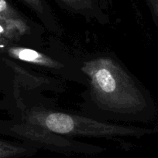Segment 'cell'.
I'll return each instance as SVG.
<instances>
[{"label": "cell", "mask_w": 158, "mask_h": 158, "mask_svg": "<svg viewBox=\"0 0 158 158\" xmlns=\"http://www.w3.org/2000/svg\"><path fill=\"white\" fill-rule=\"evenodd\" d=\"M11 29H9L6 26H5L4 23H2V22H0V34H2L5 35H10L9 31H10ZM12 31V30H11Z\"/></svg>", "instance_id": "cell-10"}, {"label": "cell", "mask_w": 158, "mask_h": 158, "mask_svg": "<svg viewBox=\"0 0 158 158\" xmlns=\"http://www.w3.org/2000/svg\"><path fill=\"white\" fill-rule=\"evenodd\" d=\"M34 151L35 149L32 148L0 140V158L20 157V156L27 155Z\"/></svg>", "instance_id": "cell-6"}, {"label": "cell", "mask_w": 158, "mask_h": 158, "mask_svg": "<svg viewBox=\"0 0 158 158\" xmlns=\"http://www.w3.org/2000/svg\"><path fill=\"white\" fill-rule=\"evenodd\" d=\"M63 2L74 9H85L91 7V0H61Z\"/></svg>", "instance_id": "cell-7"}, {"label": "cell", "mask_w": 158, "mask_h": 158, "mask_svg": "<svg viewBox=\"0 0 158 158\" xmlns=\"http://www.w3.org/2000/svg\"><path fill=\"white\" fill-rule=\"evenodd\" d=\"M0 22L6 24L11 30L18 31L20 34H24L29 29L24 19L6 0H0Z\"/></svg>", "instance_id": "cell-5"}, {"label": "cell", "mask_w": 158, "mask_h": 158, "mask_svg": "<svg viewBox=\"0 0 158 158\" xmlns=\"http://www.w3.org/2000/svg\"><path fill=\"white\" fill-rule=\"evenodd\" d=\"M146 1L150 8L153 19L158 26V0H146Z\"/></svg>", "instance_id": "cell-8"}, {"label": "cell", "mask_w": 158, "mask_h": 158, "mask_svg": "<svg viewBox=\"0 0 158 158\" xmlns=\"http://www.w3.org/2000/svg\"><path fill=\"white\" fill-rule=\"evenodd\" d=\"M27 123L41 127L59 135L95 137H136L156 134L158 128L136 127L102 123L81 116L59 112L34 110L26 117Z\"/></svg>", "instance_id": "cell-2"}, {"label": "cell", "mask_w": 158, "mask_h": 158, "mask_svg": "<svg viewBox=\"0 0 158 158\" xmlns=\"http://www.w3.org/2000/svg\"><path fill=\"white\" fill-rule=\"evenodd\" d=\"M15 132L19 135L26 137V139H29L33 141L38 143L47 144L49 146H54L55 148H60V150H66V151H77L79 148L85 149V146L80 147L81 143L77 142L70 141L67 139L61 138L57 135L53 134V132L47 131L41 127L32 124L28 123V124L17 126L15 129Z\"/></svg>", "instance_id": "cell-3"}, {"label": "cell", "mask_w": 158, "mask_h": 158, "mask_svg": "<svg viewBox=\"0 0 158 158\" xmlns=\"http://www.w3.org/2000/svg\"><path fill=\"white\" fill-rule=\"evenodd\" d=\"M83 72L90 80L91 94L102 108L122 114H135L148 106L134 80L115 60L107 57L85 62Z\"/></svg>", "instance_id": "cell-1"}, {"label": "cell", "mask_w": 158, "mask_h": 158, "mask_svg": "<svg viewBox=\"0 0 158 158\" xmlns=\"http://www.w3.org/2000/svg\"><path fill=\"white\" fill-rule=\"evenodd\" d=\"M9 55L22 61L28 62L38 66L50 68H60L58 62L52 60L47 56L33 49L23 47H10L8 49Z\"/></svg>", "instance_id": "cell-4"}, {"label": "cell", "mask_w": 158, "mask_h": 158, "mask_svg": "<svg viewBox=\"0 0 158 158\" xmlns=\"http://www.w3.org/2000/svg\"><path fill=\"white\" fill-rule=\"evenodd\" d=\"M26 4L29 5L32 9L38 12L39 13H43L44 9H43V3L41 0H23Z\"/></svg>", "instance_id": "cell-9"}]
</instances>
